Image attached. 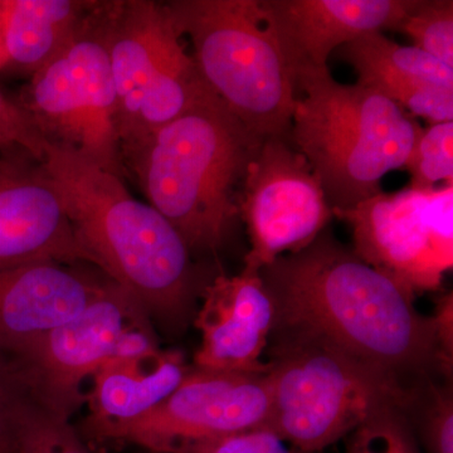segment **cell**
Masks as SVG:
<instances>
[{"label": "cell", "mask_w": 453, "mask_h": 453, "mask_svg": "<svg viewBox=\"0 0 453 453\" xmlns=\"http://www.w3.org/2000/svg\"><path fill=\"white\" fill-rule=\"evenodd\" d=\"M259 276L273 305V330L321 340L408 390L452 380L453 362L416 296L326 231Z\"/></svg>", "instance_id": "1"}, {"label": "cell", "mask_w": 453, "mask_h": 453, "mask_svg": "<svg viewBox=\"0 0 453 453\" xmlns=\"http://www.w3.org/2000/svg\"><path fill=\"white\" fill-rule=\"evenodd\" d=\"M43 166L77 241L95 266L130 292L148 315L180 324L189 312L193 270L183 237L124 179L79 154L47 144Z\"/></svg>", "instance_id": "2"}, {"label": "cell", "mask_w": 453, "mask_h": 453, "mask_svg": "<svg viewBox=\"0 0 453 453\" xmlns=\"http://www.w3.org/2000/svg\"><path fill=\"white\" fill-rule=\"evenodd\" d=\"M264 140L211 94L149 134L122 164L190 252H216L240 217L235 188Z\"/></svg>", "instance_id": "3"}, {"label": "cell", "mask_w": 453, "mask_h": 453, "mask_svg": "<svg viewBox=\"0 0 453 453\" xmlns=\"http://www.w3.org/2000/svg\"><path fill=\"white\" fill-rule=\"evenodd\" d=\"M291 144L308 159L332 210L380 195V181L404 168L422 127L371 88L342 85L330 71L300 77Z\"/></svg>", "instance_id": "4"}, {"label": "cell", "mask_w": 453, "mask_h": 453, "mask_svg": "<svg viewBox=\"0 0 453 453\" xmlns=\"http://www.w3.org/2000/svg\"><path fill=\"white\" fill-rule=\"evenodd\" d=\"M265 428L301 452L323 451L375 414L407 410L413 393L303 334L273 330Z\"/></svg>", "instance_id": "5"}, {"label": "cell", "mask_w": 453, "mask_h": 453, "mask_svg": "<svg viewBox=\"0 0 453 453\" xmlns=\"http://www.w3.org/2000/svg\"><path fill=\"white\" fill-rule=\"evenodd\" d=\"M173 20L193 46L211 94L247 129L290 138L297 92L259 0H174Z\"/></svg>", "instance_id": "6"}, {"label": "cell", "mask_w": 453, "mask_h": 453, "mask_svg": "<svg viewBox=\"0 0 453 453\" xmlns=\"http://www.w3.org/2000/svg\"><path fill=\"white\" fill-rule=\"evenodd\" d=\"M116 101L121 157L211 91L187 52L166 3H100Z\"/></svg>", "instance_id": "7"}, {"label": "cell", "mask_w": 453, "mask_h": 453, "mask_svg": "<svg viewBox=\"0 0 453 453\" xmlns=\"http://www.w3.org/2000/svg\"><path fill=\"white\" fill-rule=\"evenodd\" d=\"M148 316L129 291L109 279L81 314L3 360L33 404L70 421L86 401L83 381L106 362L159 349Z\"/></svg>", "instance_id": "8"}, {"label": "cell", "mask_w": 453, "mask_h": 453, "mask_svg": "<svg viewBox=\"0 0 453 453\" xmlns=\"http://www.w3.org/2000/svg\"><path fill=\"white\" fill-rule=\"evenodd\" d=\"M100 3H95L85 27L68 46L32 74L18 103L47 142L124 179L118 101Z\"/></svg>", "instance_id": "9"}, {"label": "cell", "mask_w": 453, "mask_h": 453, "mask_svg": "<svg viewBox=\"0 0 453 453\" xmlns=\"http://www.w3.org/2000/svg\"><path fill=\"white\" fill-rule=\"evenodd\" d=\"M353 234V251L413 296L437 291L453 266V184L405 188L333 210Z\"/></svg>", "instance_id": "10"}, {"label": "cell", "mask_w": 453, "mask_h": 453, "mask_svg": "<svg viewBox=\"0 0 453 453\" xmlns=\"http://www.w3.org/2000/svg\"><path fill=\"white\" fill-rule=\"evenodd\" d=\"M237 198L251 242L243 270L251 273L305 250L334 217L308 159L281 136L258 146Z\"/></svg>", "instance_id": "11"}, {"label": "cell", "mask_w": 453, "mask_h": 453, "mask_svg": "<svg viewBox=\"0 0 453 453\" xmlns=\"http://www.w3.org/2000/svg\"><path fill=\"white\" fill-rule=\"evenodd\" d=\"M270 408L266 374L193 366L178 388L149 412L88 429L96 440L169 453L189 441L265 428Z\"/></svg>", "instance_id": "12"}, {"label": "cell", "mask_w": 453, "mask_h": 453, "mask_svg": "<svg viewBox=\"0 0 453 453\" xmlns=\"http://www.w3.org/2000/svg\"><path fill=\"white\" fill-rule=\"evenodd\" d=\"M40 261L94 265L43 164L0 155V271Z\"/></svg>", "instance_id": "13"}, {"label": "cell", "mask_w": 453, "mask_h": 453, "mask_svg": "<svg viewBox=\"0 0 453 453\" xmlns=\"http://www.w3.org/2000/svg\"><path fill=\"white\" fill-rule=\"evenodd\" d=\"M416 0H259L292 80L329 71L334 50L366 33L398 29Z\"/></svg>", "instance_id": "14"}, {"label": "cell", "mask_w": 453, "mask_h": 453, "mask_svg": "<svg viewBox=\"0 0 453 453\" xmlns=\"http://www.w3.org/2000/svg\"><path fill=\"white\" fill-rule=\"evenodd\" d=\"M195 325L202 344L195 366L213 371L266 374L262 360L273 326V305L259 273L219 275L202 292Z\"/></svg>", "instance_id": "15"}, {"label": "cell", "mask_w": 453, "mask_h": 453, "mask_svg": "<svg viewBox=\"0 0 453 453\" xmlns=\"http://www.w3.org/2000/svg\"><path fill=\"white\" fill-rule=\"evenodd\" d=\"M55 261L0 271V357L9 359L81 314L101 282Z\"/></svg>", "instance_id": "16"}, {"label": "cell", "mask_w": 453, "mask_h": 453, "mask_svg": "<svg viewBox=\"0 0 453 453\" xmlns=\"http://www.w3.org/2000/svg\"><path fill=\"white\" fill-rule=\"evenodd\" d=\"M183 354L157 349L138 357H115L94 375L86 396L88 428L130 421L172 395L189 372Z\"/></svg>", "instance_id": "17"}, {"label": "cell", "mask_w": 453, "mask_h": 453, "mask_svg": "<svg viewBox=\"0 0 453 453\" xmlns=\"http://www.w3.org/2000/svg\"><path fill=\"white\" fill-rule=\"evenodd\" d=\"M96 2L3 0L0 29L7 67L32 76L81 32Z\"/></svg>", "instance_id": "18"}, {"label": "cell", "mask_w": 453, "mask_h": 453, "mask_svg": "<svg viewBox=\"0 0 453 453\" xmlns=\"http://www.w3.org/2000/svg\"><path fill=\"white\" fill-rule=\"evenodd\" d=\"M338 55L356 71L375 70L453 89V68L414 46H401L381 32L366 33L339 47Z\"/></svg>", "instance_id": "19"}, {"label": "cell", "mask_w": 453, "mask_h": 453, "mask_svg": "<svg viewBox=\"0 0 453 453\" xmlns=\"http://www.w3.org/2000/svg\"><path fill=\"white\" fill-rule=\"evenodd\" d=\"M357 85L371 88L429 124L453 121V89L375 70L357 71Z\"/></svg>", "instance_id": "20"}, {"label": "cell", "mask_w": 453, "mask_h": 453, "mask_svg": "<svg viewBox=\"0 0 453 453\" xmlns=\"http://www.w3.org/2000/svg\"><path fill=\"white\" fill-rule=\"evenodd\" d=\"M405 417L428 453H453L452 380L429 381L417 390Z\"/></svg>", "instance_id": "21"}, {"label": "cell", "mask_w": 453, "mask_h": 453, "mask_svg": "<svg viewBox=\"0 0 453 453\" xmlns=\"http://www.w3.org/2000/svg\"><path fill=\"white\" fill-rule=\"evenodd\" d=\"M404 168L412 189L429 190L453 184V121L431 124L417 136Z\"/></svg>", "instance_id": "22"}, {"label": "cell", "mask_w": 453, "mask_h": 453, "mask_svg": "<svg viewBox=\"0 0 453 453\" xmlns=\"http://www.w3.org/2000/svg\"><path fill=\"white\" fill-rule=\"evenodd\" d=\"M398 31L405 33L414 47L453 68L452 0H416Z\"/></svg>", "instance_id": "23"}, {"label": "cell", "mask_w": 453, "mask_h": 453, "mask_svg": "<svg viewBox=\"0 0 453 453\" xmlns=\"http://www.w3.org/2000/svg\"><path fill=\"white\" fill-rule=\"evenodd\" d=\"M345 453H421L403 411L372 416L347 437Z\"/></svg>", "instance_id": "24"}, {"label": "cell", "mask_w": 453, "mask_h": 453, "mask_svg": "<svg viewBox=\"0 0 453 453\" xmlns=\"http://www.w3.org/2000/svg\"><path fill=\"white\" fill-rule=\"evenodd\" d=\"M18 453H92L70 421L31 404L20 431Z\"/></svg>", "instance_id": "25"}, {"label": "cell", "mask_w": 453, "mask_h": 453, "mask_svg": "<svg viewBox=\"0 0 453 453\" xmlns=\"http://www.w3.org/2000/svg\"><path fill=\"white\" fill-rule=\"evenodd\" d=\"M47 144L25 107L0 92V155H25L43 163Z\"/></svg>", "instance_id": "26"}, {"label": "cell", "mask_w": 453, "mask_h": 453, "mask_svg": "<svg viewBox=\"0 0 453 453\" xmlns=\"http://www.w3.org/2000/svg\"><path fill=\"white\" fill-rule=\"evenodd\" d=\"M267 428L250 429L226 436L180 443L169 453H296Z\"/></svg>", "instance_id": "27"}, {"label": "cell", "mask_w": 453, "mask_h": 453, "mask_svg": "<svg viewBox=\"0 0 453 453\" xmlns=\"http://www.w3.org/2000/svg\"><path fill=\"white\" fill-rule=\"evenodd\" d=\"M31 404L0 357V453H18L20 431Z\"/></svg>", "instance_id": "28"}, {"label": "cell", "mask_w": 453, "mask_h": 453, "mask_svg": "<svg viewBox=\"0 0 453 453\" xmlns=\"http://www.w3.org/2000/svg\"><path fill=\"white\" fill-rule=\"evenodd\" d=\"M434 318L436 325L438 340H440L441 348L447 359L453 362V295L452 291L446 292L443 296L437 301L436 309H434Z\"/></svg>", "instance_id": "29"}, {"label": "cell", "mask_w": 453, "mask_h": 453, "mask_svg": "<svg viewBox=\"0 0 453 453\" xmlns=\"http://www.w3.org/2000/svg\"><path fill=\"white\" fill-rule=\"evenodd\" d=\"M7 67V57H5L4 47H3L2 29H0V68Z\"/></svg>", "instance_id": "30"}]
</instances>
